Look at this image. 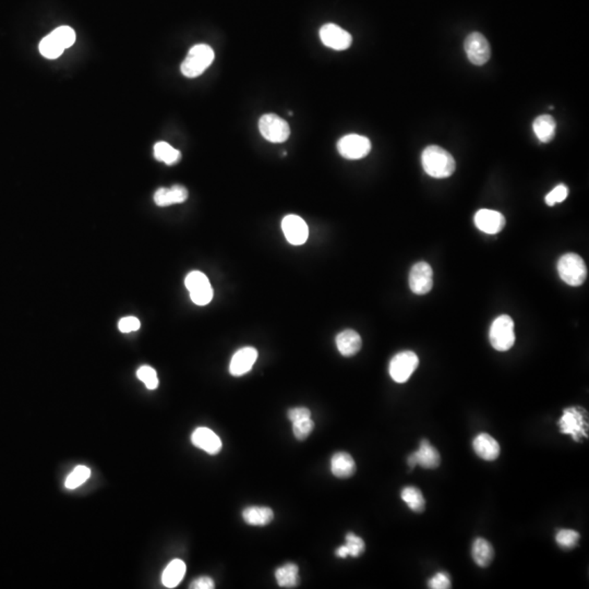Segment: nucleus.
Instances as JSON below:
<instances>
[{
	"mask_svg": "<svg viewBox=\"0 0 589 589\" xmlns=\"http://www.w3.org/2000/svg\"><path fill=\"white\" fill-rule=\"evenodd\" d=\"M418 365V356L414 352L406 350V352L398 353L391 360L390 368H388L391 378L396 383H405L408 379L411 378Z\"/></svg>",
	"mask_w": 589,
	"mask_h": 589,
	"instance_id": "nucleus-9",
	"label": "nucleus"
},
{
	"mask_svg": "<svg viewBox=\"0 0 589 589\" xmlns=\"http://www.w3.org/2000/svg\"><path fill=\"white\" fill-rule=\"evenodd\" d=\"M346 549H347L348 556L357 558L360 554L363 553L366 549L365 542L360 537L356 536L353 533H348L345 537Z\"/></svg>",
	"mask_w": 589,
	"mask_h": 589,
	"instance_id": "nucleus-34",
	"label": "nucleus"
},
{
	"mask_svg": "<svg viewBox=\"0 0 589 589\" xmlns=\"http://www.w3.org/2000/svg\"><path fill=\"white\" fill-rule=\"evenodd\" d=\"M569 196V189L567 186L564 184H559L556 186L551 192L546 196V203L549 207H553L554 204L561 203L564 200L567 199Z\"/></svg>",
	"mask_w": 589,
	"mask_h": 589,
	"instance_id": "nucleus-35",
	"label": "nucleus"
},
{
	"mask_svg": "<svg viewBox=\"0 0 589 589\" xmlns=\"http://www.w3.org/2000/svg\"><path fill=\"white\" fill-rule=\"evenodd\" d=\"M331 471L338 478H350L356 471L354 458L345 452H338L331 460Z\"/></svg>",
	"mask_w": 589,
	"mask_h": 589,
	"instance_id": "nucleus-22",
	"label": "nucleus"
},
{
	"mask_svg": "<svg viewBox=\"0 0 589 589\" xmlns=\"http://www.w3.org/2000/svg\"><path fill=\"white\" fill-rule=\"evenodd\" d=\"M154 157L157 161L163 162L171 166L182 159V153L167 142H157L154 146Z\"/></svg>",
	"mask_w": 589,
	"mask_h": 589,
	"instance_id": "nucleus-28",
	"label": "nucleus"
},
{
	"mask_svg": "<svg viewBox=\"0 0 589 589\" xmlns=\"http://www.w3.org/2000/svg\"><path fill=\"white\" fill-rule=\"evenodd\" d=\"M242 519L251 526H265L274 519V513L265 506H250L242 512Z\"/></svg>",
	"mask_w": 589,
	"mask_h": 589,
	"instance_id": "nucleus-23",
	"label": "nucleus"
},
{
	"mask_svg": "<svg viewBox=\"0 0 589 589\" xmlns=\"http://www.w3.org/2000/svg\"><path fill=\"white\" fill-rule=\"evenodd\" d=\"M136 377L139 380L146 384V388L149 390H155L159 386V378H157V371L154 370L153 368L150 366H142L139 368L136 371Z\"/></svg>",
	"mask_w": 589,
	"mask_h": 589,
	"instance_id": "nucleus-32",
	"label": "nucleus"
},
{
	"mask_svg": "<svg viewBox=\"0 0 589 589\" xmlns=\"http://www.w3.org/2000/svg\"><path fill=\"white\" fill-rule=\"evenodd\" d=\"M191 441L194 446L211 455H215L222 450V441L214 431L207 427L196 428L192 433Z\"/></svg>",
	"mask_w": 589,
	"mask_h": 589,
	"instance_id": "nucleus-18",
	"label": "nucleus"
},
{
	"mask_svg": "<svg viewBox=\"0 0 589 589\" xmlns=\"http://www.w3.org/2000/svg\"><path fill=\"white\" fill-rule=\"evenodd\" d=\"M556 542L563 549H573L579 544V534L572 529H561L556 533Z\"/></svg>",
	"mask_w": 589,
	"mask_h": 589,
	"instance_id": "nucleus-31",
	"label": "nucleus"
},
{
	"mask_svg": "<svg viewBox=\"0 0 589 589\" xmlns=\"http://www.w3.org/2000/svg\"><path fill=\"white\" fill-rule=\"evenodd\" d=\"M284 236L290 244L301 246L307 242L309 229L305 221L298 215L290 214L282 221Z\"/></svg>",
	"mask_w": 589,
	"mask_h": 589,
	"instance_id": "nucleus-14",
	"label": "nucleus"
},
{
	"mask_svg": "<svg viewBox=\"0 0 589 589\" xmlns=\"http://www.w3.org/2000/svg\"><path fill=\"white\" fill-rule=\"evenodd\" d=\"M471 554H473V561L476 562L478 567H486L494 559V548L486 539L477 538L473 542Z\"/></svg>",
	"mask_w": 589,
	"mask_h": 589,
	"instance_id": "nucleus-26",
	"label": "nucleus"
},
{
	"mask_svg": "<svg viewBox=\"0 0 589 589\" xmlns=\"http://www.w3.org/2000/svg\"><path fill=\"white\" fill-rule=\"evenodd\" d=\"M91 476V471L86 466H78L73 469L72 473L69 475L68 478L65 479V486L67 489H77L81 485H84L88 478Z\"/></svg>",
	"mask_w": 589,
	"mask_h": 589,
	"instance_id": "nucleus-30",
	"label": "nucleus"
},
{
	"mask_svg": "<svg viewBox=\"0 0 589 589\" xmlns=\"http://www.w3.org/2000/svg\"><path fill=\"white\" fill-rule=\"evenodd\" d=\"M407 463L411 469L419 465L423 469H434L440 465V454L436 448L431 446L428 440H423L418 450L408 456Z\"/></svg>",
	"mask_w": 589,
	"mask_h": 589,
	"instance_id": "nucleus-15",
	"label": "nucleus"
},
{
	"mask_svg": "<svg viewBox=\"0 0 589 589\" xmlns=\"http://www.w3.org/2000/svg\"><path fill=\"white\" fill-rule=\"evenodd\" d=\"M558 272L561 280L570 286H579L587 278L586 265L576 253L562 256L558 262Z\"/></svg>",
	"mask_w": 589,
	"mask_h": 589,
	"instance_id": "nucleus-5",
	"label": "nucleus"
},
{
	"mask_svg": "<svg viewBox=\"0 0 589 589\" xmlns=\"http://www.w3.org/2000/svg\"><path fill=\"white\" fill-rule=\"evenodd\" d=\"M214 587V581L209 576H202L194 579L190 585L191 589H213Z\"/></svg>",
	"mask_w": 589,
	"mask_h": 589,
	"instance_id": "nucleus-39",
	"label": "nucleus"
},
{
	"mask_svg": "<svg viewBox=\"0 0 589 589\" xmlns=\"http://www.w3.org/2000/svg\"><path fill=\"white\" fill-rule=\"evenodd\" d=\"M186 574V564L182 560H173L164 570L162 575V583L167 588H175L182 582Z\"/></svg>",
	"mask_w": 589,
	"mask_h": 589,
	"instance_id": "nucleus-25",
	"label": "nucleus"
},
{
	"mask_svg": "<svg viewBox=\"0 0 589 589\" xmlns=\"http://www.w3.org/2000/svg\"><path fill=\"white\" fill-rule=\"evenodd\" d=\"M335 342L338 352L345 357L356 355L363 345L360 335L354 330L343 331L336 336Z\"/></svg>",
	"mask_w": 589,
	"mask_h": 589,
	"instance_id": "nucleus-21",
	"label": "nucleus"
},
{
	"mask_svg": "<svg viewBox=\"0 0 589 589\" xmlns=\"http://www.w3.org/2000/svg\"><path fill=\"white\" fill-rule=\"evenodd\" d=\"M214 52L205 44L194 46L182 63V74L187 78H196L201 76L214 61Z\"/></svg>",
	"mask_w": 589,
	"mask_h": 589,
	"instance_id": "nucleus-4",
	"label": "nucleus"
},
{
	"mask_svg": "<svg viewBox=\"0 0 589 589\" xmlns=\"http://www.w3.org/2000/svg\"><path fill=\"white\" fill-rule=\"evenodd\" d=\"M259 130L262 136L272 143H282L290 136L288 121L275 113H265L260 118Z\"/></svg>",
	"mask_w": 589,
	"mask_h": 589,
	"instance_id": "nucleus-7",
	"label": "nucleus"
},
{
	"mask_svg": "<svg viewBox=\"0 0 589 589\" xmlns=\"http://www.w3.org/2000/svg\"><path fill=\"white\" fill-rule=\"evenodd\" d=\"M187 290L194 304L198 306H207L213 299V288L207 275L200 271H192L187 275L184 280Z\"/></svg>",
	"mask_w": 589,
	"mask_h": 589,
	"instance_id": "nucleus-8",
	"label": "nucleus"
},
{
	"mask_svg": "<svg viewBox=\"0 0 589 589\" xmlns=\"http://www.w3.org/2000/svg\"><path fill=\"white\" fill-rule=\"evenodd\" d=\"M558 425L560 432L569 434L575 442H581L588 438V414L584 408L569 407L564 409Z\"/></svg>",
	"mask_w": 589,
	"mask_h": 589,
	"instance_id": "nucleus-2",
	"label": "nucleus"
},
{
	"mask_svg": "<svg viewBox=\"0 0 589 589\" xmlns=\"http://www.w3.org/2000/svg\"><path fill=\"white\" fill-rule=\"evenodd\" d=\"M451 579L446 573L440 572L437 573L428 582L429 587L432 589H448L451 588Z\"/></svg>",
	"mask_w": 589,
	"mask_h": 589,
	"instance_id": "nucleus-36",
	"label": "nucleus"
},
{
	"mask_svg": "<svg viewBox=\"0 0 589 589\" xmlns=\"http://www.w3.org/2000/svg\"><path fill=\"white\" fill-rule=\"evenodd\" d=\"M473 448L475 453L484 461H496L500 455V446L498 441L487 433H480L476 437V439L473 440Z\"/></svg>",
	"mask_w": 589,
	"mask_h": 589,
	"instance_id": "nucleus-19",
	"label": "nucleus"
},
{
	"mask_svg": "<svg viewBox=\"0 0 589 589\" xmlns=\"http://www.w3.org/2000/svg\"><path fill=\"white\" fill-rule=\"evenodd\" d=\"M338 153L344 159H360L367 157L371 151V142L367 136L347 134L338 142Z\"/></svg>",
	"mask_w": 589,
	"mask_h": 589,
	"instance_id": "nucleus-10",
	"label": "nucleus"
},
{
	"mask_svg": "<svg viewBox=\"0 0 589 589\" xmlns=\"http://www.w3.org/2000/svg\"><path fill=\"white\" fill-rule=\"evenodd\" d=\"M298 570L297 565L294 563H288L278 567L275 571V579L277 584L283 588H294L298 584Z\"/></svg>",
	"mask_w": 589,
	"mask_h": 589,
	"instance_id": "nucleus-27",
	"label": "nucleus"
},
{
	"mask_svg": "<svg viewBox=\"0 0 589 589\" xmlns=\"http://www.w3.org/2000/svg\"><path fill=\"white\" fill-rule=\"evenodd\" d=\"M491 345L498 352H506L513 347L515 343V333H514V322L510 315H500L496 317L491 325L490 334Z\"/></svg>",
	"mask_w": 589,
	"mask_h": 589,
	"instance_id": "nucleus-6",
	"label": "nucleus"
},
{
	"mask_svg": "<svg viewBox=\"0 0 589 589\" xmlns=\"http://www.w3.org/2000/svg\"><path fill=\"white\" fill-rule=\"evenodd\" d=\"M423 169L433 178H448L455 171V159L443 148L438 146H427L421 155Z\"/></svg>",
	"mask_w": 589,
	"mask_h": 589,
	"instance_id": "nucleus-1",
	"label": "nucleus"
},
{
	"mask_svg": "<svg viewBox=\"0 0 589 589\" xmlns=\"http://www.w3.org/2000/svg\"><path fill=\"white\" fill-rule=\"evenodd\" d=\"M188 199V190L184 187L173 186L171 188H159L154 194V202L159 207H169L173 204L182 203Z\"/></svg>",
	"mask_w": 589,
	"mask_h": 589,
	"instance_id": "nucleus-20",
	"label": "nucleus"
},
{
	"mask_svg": "<svg viewBox=\"0 0 589 589\" xmlns=\"http://www.w3.org/2000/svg\"><path fill=\"white\" fill-rule=\"evenodd\" d=\"M288 419H290L292 423H294V421H301V419L305 418H310L311 417V413H310L309 409L306 407H294L290 409L288 411Z\"/></svg>",
	"mask_w": 589,
	"mask_h": 589,
	"instance_id": "nucleus-38",
	"label": "nucleus"
},
{
	"mask_svg": "<svg viewBox=\"0 0 589 589\" xmlns=\"http://www.w3.org/2000/svg\"><path fill=\"white\" fill-rule=\"evenodd\" d=\"M400 496L411 511L416 512V513H421L425 510V498H423V494L418 488L406 487L400 492Z\"/></svg>",
	"mask_w": 589,
	"mask_h": 589,
	"instance_id": "nucleus-29",
	"label": "nucleus"
},
{
	"mask_svg": "<svg viewBox=\"0 0 589 589\" xmlns=\"http://www.w3.org/2000/svg\"><path fill=\"white\" fill-rule=\"evenodd\" d=\"M464 48H465L467 58L473 65H484L490 59V44L481 33H471L466 38Z\"/></svg>",
	"mask_w": 589,
	"mask_h": 589,
	"instance_id": "nucleus-11",
	"label": "nucleus"
},
{
	"mask_svg": "<svg viewBox=\"0 0 589 589\" xmlns=\"http://www.w3.org/2000/svg\"><path fill=\"white\" fill-rule=\"evenodd\" d=\"M533 129L539 141L548 143L556 136V120L550 115H542L535 119Z\"/></svg>",
	"mask_w": 589,
	"mask_h": 589,
	"instance_id": "nucleus-24",
	"label": "nucleus"
},
{
	"mask_svg": "<svg viewBox=\"0 0 589 589\" xmlns=\"http://www.w3.org/2000/svg\"><path fill=\"white\" fill-rule=\"evenodd\" d=\"M313 428H315V423L311 417L292 423L294 436L300 441L306 440L310 436V433L313 432Z\"/></svg>",
	"mask_w": 589,
	"mask_h": 589,
	"instance_id": "nucleus-33",
	"label": "nucleus"
},
{
	"mask_svg": "<svg viewBox=\"0 0 589 589\" xmlns=\"http://www.w3.org/2000/svg\"><path fill=\"white\" fill-rule=\"evenodd\" d=\"M141 327L140 321L134 317H123L118 323L119 330L123 333H130L138 331Z\"/></svg>",
	"mask_w": 589,
	"mask_h": 589,
	"instance_id": "nucleus-37",
	"label": "nucleus"
},
{
	"mask_svg": "<svg viewBox=\"0 0 589 589\" xmlns=\"http://www.w3.org/2000/svg\"><path fill=\"white\" fill-rule=\"evenodd\" d=\"M433 286V271L425 262H418L409 272V288L416 294H428Z\"/></svg>",
	"mask_w": 589,
	"mask_h": 589,
	"instance_id": "nucleus-13",
	"label": "nucleus"
},
{
	"mask_svg": "<svg viewBox=\"0 0 589 589\" xmlns=\"http://www.w3.org/2000/svg\"><path fill=\"white\" fill-rule=\"evenodd\" d=\"M475 225L481 232L486 234H498L505 226L503 215L494 210H479L475 215Z\"/></svg>",
	"mask_w": 589,
	"mask_h": 589,
	"instance_id": "nucleus-16",
	"label": "nucleus"
},
{
	"mask_svg": "<svg viewBox=\"0 0 589 589\" xmlns=\"http://www.w3.org/2000/svg\"><path fill=\"white\" fill-rule=\"evenodd\" d=\"M76 42V32L70 26H59L51 34L40 40L38 49L40 53L48 59L58 58L67 48Z\"/></svg>",
	"mask_w": 589,
	"mask_h": 589,
	"instance_id": "nucleus-3",
	"label": "nucleus"
},
{
	"mask_svg": "<svg viewBox=\"0 0 589 589\" xmlns=\"http://www.w3.org/2000/svg\"><path fill=\"white\" fill-rule=\"evenodd\" d=\"M320 38L327 47L332 48L334 51H345L352 45L353 38L347 31L340 26L327 23L320 29Z\"/></svg>",
	"mask_w": 589,
	"mask_h": 589,
	"instance_id": "nucleus-12",
	"label": "nucleus"
},
{
	"mask_svg": "<svg viewBox=\"0 0 589 589\" xmlns=\"http://www.w3.org/2000/svg\"><path fill=\"white\" fill-rule=\"evenodd\" d=\"M335 554L338 556V558H342V559H345L348 556L347 549H346L345 546H340V548L336 549L335 551Z\"/></svg>",
	"mask_w": 589,
	"mask_h": 589,
	"instance_id": "nucleus-40",
	"label": "nucleus"
},
{
	"mask_svg": "<svg viewBox=\"0 0 589 589\" xmlns=\"http://www.w3.org/2000/svg\"><path fill=\"white\" fill-rule=\"evenodd\" d=\"M258 359V350L253 347H244L237 350L229 365V372L234 377H242L251 370Z\"/></svg>",
	"mask_w": 589,
	"mask_h": 589,
	"instance_id": "nucleus-17",
	"label": "nucleus"
}]
</instances>
